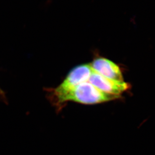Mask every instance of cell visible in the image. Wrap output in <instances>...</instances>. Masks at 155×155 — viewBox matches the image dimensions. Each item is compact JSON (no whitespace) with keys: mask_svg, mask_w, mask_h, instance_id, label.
Instances as JSON below:
<instances>
[{"mask_svg":"<svg viewBox=\"0 0 155 155\" xmlns=\"http://www.w3.org/2000/svg\"><path fill=\"white\" fill-rule=\"evenodd\" d=\"M48 94L50 101L58 110H61L68 102L72 101L83 104H96L121 98L120 95L101 91L88 82L81 84L62 94Z\"/></svg>","mask_w":155,"mask_h":155,"instance_id":"1","label":"cell"},{"mask_svg":"<svg viewBox=\"0 0 155 155\" xmlns=\"http://www.w3.org/2000/svg\"><path fill=\"white\" fill-rule=\"evenodd\" d=\"M90 64L95 72L102 76L115 81H124L120 68L108 58L97 55Z\"/></svg>","mask_w":155,"mask_h":155,"instance_id":"4","label":"cell"},{"mask_svg":"<svg viewBox=\"0 0 155 155\" xmlns=\"http://www.w3.org/2000/svg\"><path fill=\"white\" fill-rule=\"evenodd\" d=\"M88 82L101 91L117 95H120L130 87V84L127 83L108 79L97 73L93 70Z\"/></svg>","mask_w":155,"mask_h":155,"instance_id":"3","label":"cell"},{"mask_svg":"<svg viewBox=\"0 0 155 155\" xmlns=\"http://www.w3.org/2000/svg\"><path fill=\"white\" fill-rule=\"evenodd\" d=\"M0 98L3 101L5 102V103H7V97H6V94L4 91L0 87Z\"/></svg>","mask_w":155,"mask_h":155,"instance_id":"5","label":"cell"},{"mask_svg":"<svg viewBox=\"0 0 155 155\" xmlns=\"http://www.w3.org/2000/svg\"><path fill=\"white\" fill-rule=\"evenodd\" d=\"M93 69L90 64H80L74 68L60 85L55 88L48 89V93L62 94L81 84L87 82Z\"/></svg>","mask_w":155,"mask_h":155,"instance_id":"2","label":"cell"}]
</instances>
